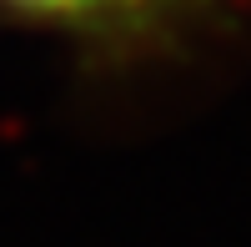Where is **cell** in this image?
Segmentation results:
<instances>
[{"label": "cell", "instance_id": "6da1fadb", "mask_svg": "<svg viewBox=\"0 0 251 247\" xmlns=\"http://www.w3.org/2000/svg\"><path fill=\"white\" fill-rule=\"evenodd\" d=\"M10 10H25L40 20H66V26H100V20H126V15H141L161 5V0H5Z\"/></svg>", "mask_w": 251, "mask_h": 247}]
</instances>
